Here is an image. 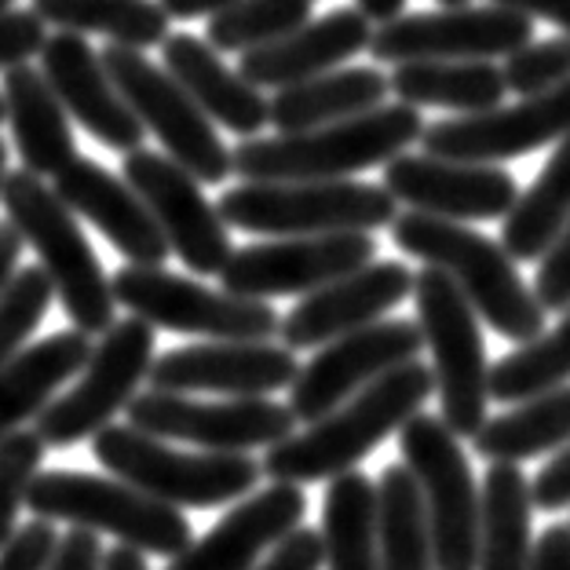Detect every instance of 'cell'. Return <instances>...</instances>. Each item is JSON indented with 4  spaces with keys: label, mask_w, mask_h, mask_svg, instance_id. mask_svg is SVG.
Returning <instances> with one entry per match:
<instances>
[{
    "label": "cell",
    "mask_w": 570,
    "mask_h": 570,
    "mask_svg": "<svg viewBox=\"0 0 570 570\" xmlns=\"http://www.w3.org/2000/svg\"><path fill=\"white\" fill-rule=\"evenodd\" d=\"M322 570H381L377 483L347 469L330 479L322 498Z\"/></svg>",
    "instance_id": "32"
},
{
    "label": "cell",
    "mask_w": 570,
    "mask_h": 570,
    "mask_svg": "<svg viewBox=\"0 0 570 570\" xmlns=\"http://www.w3.org/2000/svg\"><path fill=\"white\" fill-rule=\"evenodd\" d=\"M45 41V22L33 8H0V70L26 67L33 56H41Z\"/></svg>",
    "instance_id": "42"
},
{
    "label": "cell",
    "mask_w": 570,
    "mask_h": 570,
    "mask_svg": "<svg viewBox=\"0 0 570 570\" xmlns=\"http://www.w3.org/2000/svg\"><path fill=\"white\" fill-rule=\"evenodd\" d=\"M384 190L413 213L439 219H504L520 198L515 179L501 165L453 161L435 154H399L384 165Z\"/></svg>",
    "instance_id": "19"
},
{
    "label": "cell",
    "mask_w": 570,
    "mask_h": 570,
    "mask_svg": "<svg viewBox=\"0 0 570 570\" xmlns=\"http://www.w3.org/2000/svg\"><path fill=\"white\" fill-rule=\"evenodd\" d=\"M4 173H8V142L0 139V184H4Z\"/></svg>",
    "instance_id": "54"
},
{
    "label": "cell",
    "mask_w": 570,
    "mask_h": 570,
    "mask_svg": "<svg viewBox=\"0 0 570 570\" xmlns=\"http://www.w3.org/2000/svg\"><path fill=\"white\" fill-rule=\"evenodd\" d=\"M125 184L139 194L154 224L161 227L168 253H176L194 275H219L227 264L230 235L216 205L202 194V184L161 150L136 147L125 154Z\"/></svg>",
    "instance_id": "15"
},
{
    "label": "cell",
    "mask_w": 570,
    "mask_h": 570,
    "mask_svg": "<svg viewBox=\"0 0 570 570\" xmlns=\"http://www.w3.org/2000/svg\"><path fill=\"white\" fill-rule=\"evenodd\" d=\"M421 114L406 102L373 107L307 132L249 136L230 150V173L242 184H307V179H347L366 168L387 165L421 139Z\"/></svg>",
    "instance_id": "2"
},
{
    "label": "cell",
    "mask_w": 570,
    "mask_h": 570,
    "mask_svg": "<svg viewBox=\"0 0 570 570\" xmlns=\"http://www.w3.org/2000/svg\"><path fill=\"white\" fill-rule=\"evenodd\" d=\"M0 8H11V0H0Z\"/></svg>",
    "instance_id": "57"
},
{
    "label": "cell",
    "mask_w": 570,
    "mask_h": 570,
    "mask_svg": "<svg viewBox=\"0 0 570 570\" xmlns=\"http://www.w3.org/2000/svg\"><path fill=\"white\" fill-rule=\"evenodd\" d=\"M51 296L56 293H51V282L41 264L16 271V278L0 293V366L16 358L33 336V330L45 322Z\"/></svg>",
    "instance_id": "39"
},
{
    "label": "cell",
    "mask_w": 570,
    "mask_h": 570,
    "mask_svg": "<svg viewBox=\"0 0 570 570\" xmlns=\"http://www.w3.org/2000/svg\"><path fill=\"white\" fill-rule=\"evenodd\" d=\"M399 450L417 479L435 570H475L479 560V487L461 439L432 413H413L399 428Z\"/></svg>",
    "instance_id": "10"
},
{
    "label": "cell",
    "mask_w": 570,
    "mask_h": 570,
    "mask_svg": "<svg viewBox=\"0 0 570 570\" xmlns=\"http://www.w3.org/2000/svg\"><path fill=\"white\" fill-rule=\"evenodd\" d=\"M395 198L358 179H307V184H242L219 198V216L245 235H341V230L392 227Z\"/></svg>",
    "instance_id": "7"
},
{
    "label": "cell",
    "mask_w": 570,
    "mask_h": 570,
    "mask_svg": "<svg viewBox=\"0 0 570 570\" xmlns=\"http://www.w3.org/2000/svg\"><path fill=\"white\" fill-rule=\"evenodd\" d=\"M370 33L373 22L358 8H336L315 22L307 19L301 30L285 33L278 41L245 51L238 59V73L249 85L261 88V92L264 88H275L278 92V88L301 85L307 77L344 67L347 59L366 51Z\"/></svg>",
    "instance_id": "25"
},
{
    "label": "cell",
    "mask_w": 570,
    "mask_h": 570,
    "mask_svg": "<svg viewBox=\"0 0 570 570\" xmlns=\"http://www.w3.org/2000/svg\"><path fill=\"white\" fill-rule=\"evenodd\" d=\"M92 355V336L81 330H62L30 344L0 366V439L19 432L41 413L62 384L81 373Z\"/></svg>",
    "instance_id": "28"
},
{
    "label": "cell",
    "mask_w": 570,
    "mask_h": 570,
    "mask_svg": "<svg viewBox=\"0 0 570 570\" xmlns=\"http://www.w3.org/2000/svg\"><path fill=\"white\" fill-rule=\"evenodd\" d=\"M534 296L546 311H563L570 304V219L552 245L538 256Z\"/></svg>",
    "instance_id": "43"
},
{
    "label": "cell",
    "mask_w": 570,
    "mask_h": 570,
    "mask_svg": "<svg viewBox=\"0 0 570 570\" xmlns=\"http://www.w3.org/2000/svg\"><path fill=\"white\" fill-rule=\"evenodd\" d=\"M99 59L128 110L147 132L158 136L165 158L187 168L198 184H224L230 176V147L216 136V125L168 77V70L150 62L139 48L125 45H107Z\"/></svg>",
    "instance_id": "11"
},
{
    "label": "cell",
    "mask_w": 570,
    "mask_h": 570,
    "mask_svg": "<svg viewBox=\"0 0 570 570\" xmlns=\"http://www.w3.org/2000/svg\"><path fill=\"white\" fill-rule=\"evenodd\" d=\"M0 125H4V99H0Z\"/></svg>",
    "instance_id": "56"
},
{
    "label": "cell",
    "mask_w": 570,
    "mask_h": 570,
    "mask_svg": "<svg viewBox=\"0 0 570 570\" xmlns=\"http://www.w3.org/2000/svg\"><path fill=\"white\" fill-rule=\"evenodd\" d=\"M534 41V19L501 4H458L443 11H417L381 22L366 51L377 62L417 59H504Z\"/></svg>",
    "instance_id": "14"
},
{
    "label": "cell",
    "mask_w": 570,
    "mask_h": 570,
    "mask_svg": "<svg viewBox=\"0 0 570 570\" xmlns=\"http://www.w3.org/2000/svg\"><path fill=\"white\" fill-rule=\"evenodd\" d=\"M114 304L154 330L205 336V341H275L282 318L267 301H249L227 289L173 275L165 267L125 264L110 278Z\"/></svg>",
    "instance_id": "9"
},
{
    "label": "cell",
    "mask_w": 570,
    "mask_h": 570,
    "mask_svg": "<svg viewBox=\"0 0 570 570\" xmlns=\"http://www.w3.org/2000/svg\"><path fill=\"white\" fill-rule=\"evenodd\" d=\"M253 570H322V538L318 530L311 527H296L289 530L275 549H271L267 560H261Z\"/></svg>",
    "instance_id": "45"
},
{
    "label": "cell",
    "mask_w": 570,
    "mask_h": 570,
    "mask_svg": "<svg viewBox=\"0 0 570 570\" xmlns=\"http://www.w3.org/2000/svg\"><path fill=\"white\" fill-rule=\"evenodd\" d=\"M530 501L541 512H563L570 504V443H563L560 453L530 483Z\"/></svg>",
    "instance_id": "46"
},
{
    "label": "cell",
    "mask_w": 570,
    "mask_h": 570,
    "mask_svg": "<svg viewBox=\"0 0 570 570\" xmlns=\"http://www.w3.org/2000/svg\"><path fill=\"white\" fill-rule=\"evenodd\" d=\"M370 261H377V238L366 230L296 235L230 253L227 264L219 267V282L235 296L271 301V296L315 293L326 282L366 267Z\"/></svg>",
    "instance_id": "16"
},
{
    "label": "cell",
    "mask_w": 570,
    "mask_h": 570,
    "mask_svg": "<svg viewBox=\"0 0 570 570\" xmlns=\"http://www.w3.org/2000/svg\"><path fill=\"white\" fill-rule=\"evenodd\" d=\"M570 219V132L552 142L541 176L530 184L509 213H504L501 245L515 264H538Z\"/></svg>",
    "instance_id": "34"
},
{
    "label": "cell",
    "mask_w": 570,
    "mask_h": 570,
    "mask_svg": "<svg viewBox=\"0 0 570 570\" xmlns=\"http://www.w3.org/2000/svg\"><path fill=\"white\" fill-rule=\"evenodd\" d=\"M421 347V330L410 318H381L355 333L336 336V341L322 344V352L307 366L296 370L285 406L293 410L296 424H315L366 384L384 377L387 370L413 362Z\"/></svg>",
    "instance_id": "17"
},
{
    "label": "cell",
    "mask_w": 570,
    "mask_h": 570,
    "mask_svg": "<svg viewBox=\"0 0 570 570\" xmlns=\"http://www.w3.org/2000/svg\"><path fill=\"white\" fill-rule=\"evenodd\" d=\"M443 8H458V4H472V0H439Z\"/></svg>",
    "instance_id": "55"
},
{
    "label": "cell",
    "mask_w": 570,
    "mask_h": 570,
    "mask_svg": "<svg viewBox=\"0 0 570 570\" xmlns=\"http://www.w3.org/2000/svg\"><path fill=\"white\" fill-rule=\"evenodd\" d=\"M377 556L381 570H435L424 498L406 464H387L377 479Z\"/></svg>",
    "instance_id": "35"
},
{
    "label": "cell",
    "mask_w": 570,
    "mask_h": 570,
    "mask_svg": "<svg viewBox=\"0 0 570 570\" xmlns=\"http://www.w3.org/2000/svg\"><path fill=\"white\" fill-rule=\"evenodd\" d=\"M504 88L515 96H538L549 88L570 81V37H552V41H527L504 56Z\"/></svg>",
    "instance_id": "41"
},
{
    "label": "cell",
    "mask_w": 570,
    "mask_h": 570,
    "mask_svg": "<svg viewBox=\"0 0 570 570\" xmlns=\"http://www.w3.org/2000/svg\"><path fill=\"white\" fill-rule=\"evenodd\" d=\"M301 362L296 352L271 341H209L173 347L150 362L147 377L158 392H216L230 399L275 395L289 387Z\"/></svg>",
    "instance_id": "20"
},
{
    "label": "cell",
    "mask_w": 570,
    "mask_h": 570,
    "mask_svg": "<svg viewBox=\"0 0 570 570\" xmlns=\"http://www.w3.org/2000/svg\"><path fill=\"white\" fill-rule=\"evenodd\" d=\"M307 498L301 487L275 483L238 501L202 541L176 552L165 570H253L267 549L304 523Z\"/></svg>",
    "instance_id": "24"
},
{
    "label": "cell",
    "mask_w": 570,
    "mask_h": 570,
    "mask_svg": "<svg viewBox=\"0 0 570 570\" xmlns=\"http://www.w3.org/2000/svg\"><path fill=\"white\" fill-rule=\"evenodd\" d=\"M490 4L523 11L527 19H546L556 30H563V37H570V0H490Z\"/></svg>",
    "instance_id": "49"
},
{
    "label": "cell",
    "mask_w": 570,
    "mask_h": 570,
    "mask_svg": "<svg viewBox=\"0 0 570 570\" xmlns=\"http://www.w3.org/2000/svg\"><path fill=\"white\" fill-rule=\"evenodd\" d=\"M392 242L406 256H417L421 264L450 275L464 301L494 333L515 344L546 333L549 311L538 304L534 289L523 282L520 267L501 242L479 235L475 227L458 224V219H439L413 209L395 213Z\"/></svg>",
    "instance_id": "3"
},
{
    "label": "cell",
    "mask_w": 570,
    "mask_h": 570,
    "mask_svg": "<svg viewBox=\"0 0 570 570\" xmlns=\"http://www.w3.org/2000/svg\"><path fill=\"white\" fill-rule=\"evenodd\" d=\"M51 190L73 216L99 227L128 264L165 267L168 242L147 213V205L139 202V194L125 184V176H114L107 165L77 154L70 165H62L51 176Z\"/></svg>",
    "instance_id": "23"
},
{
    "label": "cell",
    "mask_w": 570,
    "mask_h": 570,
    "mask_svg": "<svg viewBox=\"0 0 570 570\" xmlns=\"http://www.w3.org/2000/svg\"><path fill=\"white\" fill-rule=\"evenodd\" d=\"M0 99H4V121L11 125V142H16L26 173L45 179L56 176L62 165H70L77 158L70 114L62 110L59 96L51 92L41 70L33 67L4 70Z\"/></svg>",
    "instance_id": "27"
},
{
    "label": "cell",
    "mask_w": 570,
    "mask_h": 570,
    "mask_svg": "<svg viewBox=\"0 0 570 570\" xmlns=\"http://www.w3.org/2000/svg\"><path fill=\"white\" fill-rule=\"evenodd\" d=\"M59 546L56 523L48 520H33L22 523L4 549H0V570H45L51 552Z\"/></svg>",
    "instance_id": "44"
},
{
    "label": "cell",
    "mask_w": 570,
    "mask_h": 570,
    "mask_svg": "<svg viewBox=\"0 0 570 570\" xmlns=\"http://www.w3.org/2000/svg\"><path fill=\"white\" fill-rule=\"evenodd\" d=\"M560 384H570V304L563 307L560 326L520 344L487 373L490 399L504 406L523 403V399H534Z\"/></svg>",
    "instance_id": "37"
},
{
    "label": "cell",
    "mask_w": 570,
    "mask_h": 570,
    "mask_svg": "<svg viewBox=\"0 0 570 570\" xmlns=\"http://www.w3.org/2000/svg\"><path fill=\"white\" fill-rule=\"evenodd\" d=\"M570 132V81L549 92L523 96L512 107H490L483 114H461L421 128V150L453 161L501 165L552 147Z\"/></svg>",
    "instance_id": "18"
},
{
    "label": "cell",
    "mask_w": 570,
    "mask_h": 570,
    "mask_svg": "<svg viewBox=\"0 0 570 570\" xmlns=\"http://www.w3.org/2000/svg\"><path fill=\"white\" fill-rule=\"evenodd\" d=\"M355 8L366 16L370 22H392L403 16V8H406V0H355Z\"/></svg>",
    "instance_id": "53"
},
{
    "label": "cell",
    "mask_w": 570,
    "mask_h": 570,
    "mask_svg": "<svg viewBox=\"0 0 570 570\" xmlns=\"http://www.w3.org/2000/svg\"><path fill=\"white\" fill-rule=\"evenodd\" d=\"M530 479L520 464L490 461L479 490V560L475 570H527L534 552L530 534Z\"/></svg>",
    "instance_id": "31"
},
{
    "label": "cell",
    "mask_w": 570,
    "mask_h": 570,
    "mask_svg": "<svg viewBox=\"0 0 570 570\" xmlns=\"http://www.w3.org/2000/svg\"><path fill=\"white\" fill-rule=\"evenodd\" d=\"M0 205L8 209V224L37 253L41 271L51 282V293L59 296L73 330L88 336L110 330L114 311H118L110 278L102 275L99 256L88 245L85 230L77 227L73 213L59 202V194L41 176L16 168V173H4Z\"/></svg>",
    "instance_id": "4"
},
{
    "label": "cell",
    "mask_w": 570,
    "mask_h": 570,
    "mask_svg": "<svg viewBox=\"0 0 570 570\" xmlns=\"http://www.w3.org/2000/svg\"><path fill=\"white\" fill-rule=\"evenodd\" d=\"M435 392L432 366L421 358L403 362L387 370L384 377L366 384L347 403L330 410L315 424H304V432L285 435L282 443L267 446V458L261 461L264 475L275 483H322L333 479L373 453L392 432H399L413 413H421L424 403Z\"/></svg>",
    "instance_id": "1"
},
{
    "label": "cell",
    "mask_w": 570,
    "mask_h": 570,
    "mask_svg": "<svg viewBox=\"0 0 570 570\" xmlns=\"http://www.w3.org/2000/svg\"><path fill=\"white\" fill-rule=\"evenodd\" d=\"M92 458L114 479L173 509H216L261 487L264 469L249 453H184L132 424H107L92 435Z\"/></svg>",
    "instance_id": "5"
},
{
    "label": "cell",
    "mask_w": 570,
    "mask_h": 570,
    "mask_svg": "<svg viewBox=\"0 0 570 570\" xmlns=\"http://www.w3.org/2000/svg\"><path fill=\"white\" fill-rule=\"evenodd\" d=\"M161 11L168 19H202V16H216L219 8L235 4V0H158Z\"/></svg>",
    "instance_id": "51"
},
{
    "label": "cell",
    "mask_w": 570,
    "mask_h": 570,
    "mask_svg": "<svg viewBox=\"0 0 570 570\" xmlns=\"http://www.w3.org/2000/svg\"><path fill=\"white\" fill-rule=\"evenodd\" d=\"M387 92L413 110L439 107L453 114H483L490 107H501L509 88H504L498 62L417 59V62H399L392 77H387Z\"/></svg>",
    "instance_id": "30"
},
{
    "label": "cell",
    "mask_w": 570,
    "mask_h": 570,
    "mask_svg": "<svg viewBox=\"0 0 570 570\" xmlns=\"http://www.w3.org/2000/svg\"><path fill=\"white\" fill-rule=\"evenodd\" d=\"M41 73L51 85V92L59 96L62 110L85 132H92L102 147L121 154L142 147L147 128L128 110V102L114 88L107 67H102L99 51L81 33H51L41 48Z\"/></svg>",
    "instance_id": "22"
},
{
    "label": "cell",
    "mask_w": 570,
    "mask_h": 570,
    "mask_svg": "<svg viewBox=\"0 0 570 570\" xmlns=\"http://www.w3.org/2000/svg\"><path fill=\"white\" fill-rule=\"evenodd\" d=\"M150 362L154 326L136 315L121 322L114 318V326L99 333V344H92V355L81 366V381L37 413L33 432L45 446H73L81 439H92L132 403Z\"/></svg>",
    "instance_id": "12"
},
{
    "label": "cell",
    "mask_w": 570,
    "mask_h": 570,
    "mask_svg": "<svg viewBox=\"0 0 570 570\" xmlns=\"http://www.w3.org/2000/svg\"><path fill=\"white\" fill-rule=\"evenodd\" d=\"M413 301H417V330L432 352V377L443 424L458 439H472L487 421V341L479 330V315L464 301L461 289L439 267H421L413 275Z\"/></svg>",
    "instance_id": "8"
},
{
    "label": "cell",
    "mask_w": 570,
    "mask_h": 570,
    "mask_svg": "<svg viewBox=\"0 0 570 570\" xmlns=\"http://www.w3.org/2000/svg\"><path fill=\"white\" fill-rule=\"evenodd\" d=\"M315 0H235L209 16V41L216 51L245 56L253 48H264L278 37L301 30L311 19Z\"/></svg>",
    "instance_id": "38"
},
{
    "label": "cell",
    "mask_w": 570,
    "mask_h": 570,
    "mask_svg": "<svg viewBox=\"0 0 570 570\" xmlns=\"http://www.w3.org/2000/svg\"><path fill=\"white\" fill-rule=\"evenodd\" d=\"M45 443L33 428H19L8 439H0V549L19 530V509L26 504L33 475L41 472Z\"/></svg>",
    "instance_id": "40"
},
{
    "label": "cell",
    "mask_w": 570,
    "mask_h": 570,
    "mask_svg": "<svg viewBox=\"0 0 570 570\" xmlns=\"http://www.w3.org/2000/svg\"><path fill=\"white\" fill-rule=\"evenodd\" d=\"M527 570H570V523H552L538 538Z\"/></svg>",
    "instance_id": "48"
},
{
    "label": "cell",
    "mask_w": 570,
    "mask_h": 570,
    "mask_svg": "<svg viewBox=\"0 0 570 570\" xmlns=\"http://www.w3.org/2000/svg\"><path fill=\"white\" fill-rule=\"evenodd\" d=\"M99 563H102L99 538L92 530L73 527L67 538H59V546L51 552L45 570H99Z\"/></svg>",
    "instance_id": "47"
},
{
    "label": "cell",
    "mask_w": 570,
    "mask_h": 570,
    "mask_svg": "<svg viewBox=\"0 0 570 570\" xmlns=\"http://www.w3.org/2000/svg\"><path fill=\"white\" fill-rule=\"evenodd\" d=\"M161 67L213 125H224L242 139L261 136L267 125V96L230 70L209 41L194 33H168L161 41Z\"/></svg>",
    "instance_id": "26"
},
{
    "label": "cell",
    "mask_w": 570,
    "mask_h": 570,
    "mask_svg": "<svg viewBox=\"0 0 570 570\" xmlns=\"http://www.w3.org/2000/svg\"><path fill=\"white\" fill-rule=\"evenodd\" d=\"M45 26L67 33H99L110 45L158 48L168 37V19L158 0H33Z\"/></svg>",
    "instance_id": "36"
},
{
    "label": "cell",
    "mask_w": 570,
    "mask_h": 570,
    "mask_svg": "<svg viewBox=\"0 0 570 570\" xmlns=\"http://www.w3.org/2000/svg\"><path fill=\"white\" fill-rule=\"evenodd\" d=\"M125 410L128 424L139 428V432L179 439V443H194L216 453H249L256 446H275L296 432L293 410L267 395L202 403V399L150 387L142 395L136 392Z\"/></svg>",
    "instance_id": "13"
},
{
    "label": "cell",
    "mask_w": 570,
    "mask_h": 570,
    "mask_svg": "<svg viewBox=\"0 0 570 570\" xmlns=\"http://www.w3.org/2000/svg\"><path fill=\"white\" fill-rule=\"evenodd\" d=\"M479 458L523 464L541 453L560 450L570 443V384L549 387L534 399L512 403L501 417H487L472 435Z\"/></svg>",
    "instance_id": "33"
},
{
    "label": "cell",
    "mask_w": 570,
    "mask_h": 570,
    "mask_svg": "<svg viewBox=\"0 0 570 570\" xmlns=\"http://www.w3.org/2000/svg\"><path fill=\"white\" fill-rule=\"evenodd\" d=\"M26 509L37 520L70 523L92 534H110L121 546L142 556L184 552L194 534L184 509H173L158 498L142 494L125 479L88 475V472H37L26 490Z\"/></svg>",
    "instance_id": "6"
},
{
    "label": "cell",
    "mask_w": 570,
    "mask_h": 570,
    "mask_svg": "<svg viewBox=\"0 0 570 570\" xmlns=\"http://www.w3.org/2000/svg\"><path fill=\"white\" fill-rule=\"evenodd\" d=\"M413 293V271L399 261H370L366 267L326 282L315 293H304L289 315L282 318L278 336L293 352L322 347L344 333H355L370 322H381Z\"/></svg>",
    "instance_id": "21"
},
{
    "label": "cell",
    "mask_w": 570,
    "mask_h": 570,
    "mask_svg": "<svg viewBox=\"0 0 570 570\" xmlns=\"http://www.w3.org/2000/svg\"><path fill=\"white\" fill-rule=\"evenodd\" d=\"M387 99V77L377 67H336L307 77L301 85L278 88L267 99V125L275 132H307L344 118H358Z\"/></svg>",
    "instance_id": "29"
},
{
    "label": "cell",
    "mask_w": 570,
    "mask_h": 570,
    "mask_svg": "<svg viewBox=\"0 0 570 570\" xmlns=\"http://www.w3.org/2000/svg\"><path fill=\"white\" fill-rule=\"evenodd\" d=\"M22 235L11 224H0V293L8 289V282L16 278L19 261H22Z\"/></svg>",
    "instance_id": "50"
},
{
    "label": "cell",
    "mask_w": 570,
    "mask_h": 570,
    "mask_svg": "<svg viewBox=\"0 0 570 570\" xmlns=\"http://www.w3.org/2000/svg\"><path fill=\"white\" fill-rule=\"evenodd\" d=\"M99 570H150L147 560H142L139 549H128V546H114L102 552V563Z\"/></svg>",
    "instance_id": "52"
}]
</instances>
